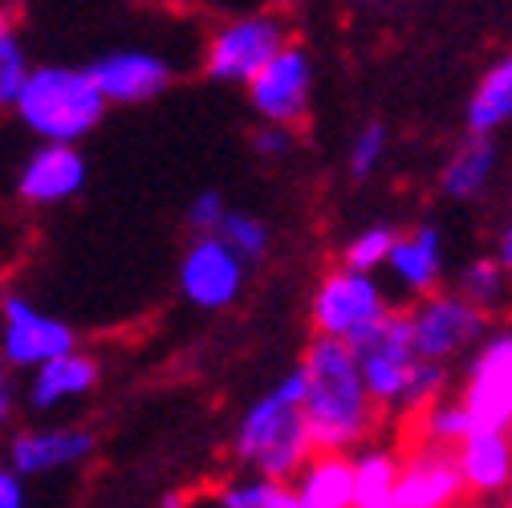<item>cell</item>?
<instances>
[{"mask_svg":"<svg viewBox=\"0 0 512 508\" xmlns=\"http://www.w3.org/2000/svg\"><path fill=\"white\" fill-rule=\"evenodd\" d=\"M472 431H476V423L460 399H439L419 415V435H423V443H431V448L456 452Z\"/></svg>","mask_w":512,"mask_h":508,"instance_id":"cb8c5ba5","label":"cell"},{"mask_svg":"<svg viewBox=\"0 0 512 508\" xmlns=\"http://www.w3.org/2000/svg\"><path fill=\"white\" fill-rule=\"evenodd\" d=\"M236 456L256 468L261 480L285 484L305 472L317 456L309 419H305V370L293 366L281 383L261 395L236 427Z\"/></svg>","mask_w":512,"mask_h":508,"instance_id":"7a4b0ae2","label":"cell"},{"mask_svg":"<svg viewBox=\"0 0 512 508\" xmlns=\"http://www.w3.org/2000/svg\"><path fill=\"white\" fill-rule=\"evenodd\" d=\"M411 338H415V354L423 362L447 366L452 358L480 350L488 330V313H480L476 305H468L456 289L452 293H431L423 301H415L411 309Z\"/></svg>","mask_w":512,"mask_h":508,"instance_id":"8992f818","label":"cell"},{"mask_svg":"<svg viewBox=\"0 0 512 508\" xmlns=\"http://www.w3.org/2000/svg\"><path fill=\"white\" fill-rule=\"evenodd\" d=\"M496 167H500V143H496V139H476V135H468V139L456 147V155L443 163V171H439V192H443L447 200H460V204L480 200V196L488 192V183L496 179Z\"/></svg>","mask_w":512,"mask_h":508,"instance_id":"ac0fdd59","label":"cell"},{"mask_svg":"<svg viewBox=\"0 0 512 508\" xmlns=\"http://www.w3.org/2000/svg\"><path fill=\"white\" fill-rule=\"evenodd\" d=\"M293 488L301 496V508H358V480L350 456L317 452Z\"/></svg>","mask_w":512,"mask_h":508,"instance_id":"d6986e66","label":"cell"},{"mask_svg":"<svg viewBox=\"0 0 512 508\" xmlns=\"http://www.w3.org/2000/svg\"><path fill=\"white\" fill-rule=\"evenodd\" d=\"M387 143H391L387 126H382V122H366L362 131L354 135V143H350V175L354 179H370L378 171V163L387 159Z\"/></svg>","mask_w":512,"mask_h":508,"instance_id":"83f0119b","label":"cell"},{"mask_svg":"<svg viewBox=\"0 0 512 508\" xmlns=\"http://www.w3.org/2000/svg\"><path fill=\"white\" fill-rule=\"evenodd\" d=\"M252 147L261 151V155H269V159H285L297 147V135L289 131V126H261L256 139H252Z\"/></svg>","mask_w":512,"mask_h":508,"instance_id":"4dcf8cb0","label":"cell"},{"mask_svg":"<svg viewBox=\"0 0 512 508\" xmlns=\"http://www.w3.org/2000/svg\"><path fill=\"white\" fill-rule=\"evenodd\" d=\"M468 492L500 496L512 488V435L504 431H472L456 448Z\"/></svg>","mask_w":512,"mask_h":508,"instance_id":"e0dca14e","label":"cell"},{"mask_svg":"<svg viewBox=\"0 0 512 508\" xmlns=\"http://www.w3.org/2000/svg\"><path fill=\"white\" fill-rule=\"evenodd\" d=\"M391 317V305L382 297L378 281L366 273L334 269L313 293V326L317 338H334L346 346H358L366 334H374Z\"/></svg>","mask_w":512,"mask_h":508,"instance_id":"277c9868","label":"cell"},{"mask_svg":"<svg viewBox=\"0 0 512 508\" xmlns=\"http://www.w3.org/2000/svg\"><path fill=\"white\" fill-rule=\"evenodd\" d=\"M220 240L236 252V257L248 265V261H261L269 252V228L265 220H256L252 212H228L224 228H220Z\"/></svg>","mask_w":512,"mask_h":508,"instance_id":"4316f807","label":"cell"},{"mask_svg":"<svg viewBox=\"0 0 512 508\" xmlns=\"http://www.w3.org/2000/svg\"><path fill=\"white\" fill-rule=\"evenodd\" d=\"M265 508H301V496H297V488H289V484H273V480H269Z\"/></svg>","mask_w":512,"mask_h":508,"instance_id":"d6a6232c","label":"cell"},{"mask_svg":"<svg viewBox=\"0 0 512 508\" xmlns=\"http://www.w3.org/2000/svg\"><path fill=\"white\" fill-rule=\"evenodd\" d=\"M228 212H232V208L224 204V196H220V192H204V196L191 200V208H187V224L196 228L200 236H220V228H224Z\"/></svg>","mask_w":512,"mask_h":508,"instance_id":"f1b7e54d","label":"cell"},{"mask_svg":"<svg viewBox=\"0 0 512 508\" xmlns=\"http://www.w3.org/2000/svg\"><path fill=\"white\" fill-rule=\"evenodd\" d=\"M74 354V330L57 317L41 313L17 293L0 297V358L13 370H41L57 358Z\"/></svg>","mask_w":512,"mask_h":508,"instance_id":"9c48e42d","label":"cell"},{"mask_svg":"<svg viewBox=\"0 0 512 508\" xmlns=\"http://www.w3.org/2000/svg\"><path fill=\"white\" fill-rule=\"evenodd\" d=\"M98 383V362L86 358V354H66V358H57L49 366H41L33 374V383H29V403L37 411H53L61 403H70V399H82L86 391H94Z\"/></svg>","mask_w":512,"mask_h":508,"instance_id":"ffe728a7","label":"cell"},{"mask_svg":"<svg viewBox=\"0 0 512 508\" xmlns=\"http://www.w3.org/2000/svg\"><path fill=\"white\" fill-rule=\"evenodd\" d=\"M0 508H25V484L13 468H0Z\"/></svg>","mask_w":512,"mask_h":508,"instance_id":"1f68e13d","label":"cell"},{"mask_svg":"<svg viewBox=\"0 0 512 508\" xmlns=\"http://www.w3.org/2000/svg\"><path fill=\"white\" fill-rule=\"evenodd\" d=\"M285 49H289V33H285L281 17H273V13L236 17L208 45V74L216 82H244V86H252Z\"/></svg>","mask_w":512,"mask_h":508,"instance_id":"52a82bcc","label":"cell"},{"mask_svg":"<svg viewBox=\"0 0 512 508\" xmlns=\"http://www.w3.org/2000/svg\"><path fill=\"white\" fill-rule=\"evenodd\" d=\"M399 468L403 460L387 448H366L354 456L358 508H399Z\"/></svg>","mask_w":512,"mask_h":508,"instance_id":"7402d4cb","label":"cell"},{"mask_svg":"<svg viewBox=\"0 0 512 508\" xmlns=\"http://www.w3.org/2000/svg\"><path fill=\"white\" fill-rule=\"evenodd\" d=\"M395 240H399V232L395 228H387V224H370V228H362L350 244H346V252H342V269H350V273H374V269H382L391 261V252H395Z\"/></svg>","mask_w":512,"mask_h":508,"instance_id":"484cf974","label":"cell"},{"mask_svg":"<svg viewBox=\"0 0 512 508\" xmlns=\"http://www.w3.org/2000/svg\"><path fill=\"white\" fill-rule=\"evenodd\" d=\"M460 403L468 407L476 431L512 435V326H496L472 354Z\"/></svg>","mask_w":512,"mask_h":508,"instance_id":"ba28073f","label":"cell"},{"mask_svg":"<svg viewBox=\"0 0 512 508\" xmlns=\"http://www.w3.org/2000/svg\"><path fill=\"white\" fill-rule=\"evenodd\" d=\"M362 370V383L370 391V399L382 411H403L407 403V387L411 374L423 362L415 354V338H411V313L407 309H391V317L382 322L374 334H366L358 346H350Z\"/></svg>","mask_w":512,"mask_h":508,"instance_id":"5b68a950","label":"cell"},{"mask_svg":"<svg viewBox=\"0 0 512 508\" xmlns=\"http://www.w3.org/2000/svg\"><path fill=\"white\" fill-rule=\"evenodd\" d=\"M508 273L500 269V261L496 257H476V261H468L464 269H460V277H456V293L468 301V305H476L480 313H496L504 301H508Z\"/></svg>","mask_w":512,"mask_h":508,"instance_id":"603a6c76","label":"cell"},{"mask_svg":"<svg viewBox=\"0 0 512 508\" xmlns=\"http://www.w3.org/2000/svg\"><path fill=\"white\" fill-rule=\"evenodd\" d=\"M508 220H512V196H508Z\"/></svg>","mask_w":512,"mask_h":508,"instance_id":"e575fe53","label":"cell"},{"mask_svg":"<svg viewBox=\"0 0 512 508\" xmlns=\"http://www.w3.org/2000/svg\"><path fill=\"white\" fill-rule=\"evenodd\" d=\"M464 492L468 484L460 460L447 448L419 443L399 468V508H456Z\"/></svg>","mask_w":512,"mask_h":508,"instance_id":"4fadbf2b","label":"cell"},{"mask_svg":"<svg viewBox=\"0 0 512 508\" xmlns=\"http://www.w3.org/2000/svg\"><path fill=\"white\" fill-rule=\"evenodd\" d=\"M244 285V261L220 240V236H196L183 252L179 265V289L191 305L200 309H224L240 297Z\"/></svg>","mask_w":512,"mask_h":508,"instance_id":"30bf717a","label":"cell"},{"mask_svg":"<svg viewBox=\"0 0 512 508\" xmlns=\"http://www.w3.org/2000/svg\"><path fill=\"white\" fill-rule=\"evenodd\" d=\"M301 370H305V419L313 448L346 456L374 431V415H378V403L362 383L354 350L334 338H313Z\"/></svg>","mask_w":512,"mask_h":508,"instance_id":"6da1fadb","label":"cell"},{"mask_svg":"<svg viewBox=\"0 0 512 508\" xmlns=\"http://www.w3.org/2000/svg\"><path fill=\"white\" fill-rule=\"evenodd\" d=\"M464 118H468V135H476V139H496L512 122V53L500 57L476 82Z\"/></svg>","mask_w":512,"mask_h":508,"instance_id":"44dd1931","label":"cell"},{"mask_svg":"<svg viewBox=\"0 0 512 508\" xmlns=\"http://www.w3.org/2000/svg\"><path fill=\"white\" fill-rule=\"evenodd\" d=\"M86 74L94 78L98 94L106 102H122V106H131V102H147L155 94L167 90L171 82V66L151 53V49H114V53H102L94 57Z\"/></svg>","mask_w":512,"mask_h":508,"instance_id":"7c38bea8","label":"cell"},{"mask_svg":"<svg viewBox=\"0 0 512 508\" xmlns=\"http://www.w3.org/2000/svg\"><path fill=\"white\" fill-rule=\"evenodd\" d=\"M94 452V435L82 427H53V431H25L13 439L9 460L17 476H41L70 468Z\"/></svg>","mask_w":512,"mask_h":508,"instance_id":"5bb4252c","label":"cell"},{"mask_svg":"<svg viewBox=\"0 0 512 508\" xmlns=\"http://www.w3.org/2000/svg\"><path fill=\"white\" fill-rule=\"evenodd\" d=\"M269 496V480H244L220 492V508H265Z\"/></svg>","mask_w":512,"mask_h":508,"instance_id":"f546056e","label":"cell"},{"mask_svg":"<svg viewBox=\"0 0 512 508\" xmlns=\"http://www.w3.org/2000/svg\"><path fill=\"white\" fill-rule=\"evenodd\" d=\"M309 90H313V61L301 45H289L273 66L248 86V98L265 126H289L305 118L309 110Z\"/></svg>","mask_w":512,"mask_h":508,"instance_id":"8fae6325","label":"cell"},{"mask_svg":"<svg viewBox=\"0 0 512 508\" xmlns=\"http://www.w3.org/2000/svg\"><path fill=\"white\" fill-rule=\"evenodd\" d=\"M86 159L78 147H41L21 171V196L29 204H61L82 192Z\"/></svg>","mask_w":512,"mask_h":508,"instance_id":"2e32d148","label":"cell"},{"mask_svg":"<svg viewBox=\"0 0 512 508\" xmlns=\"http://www.w3.org/2000/svg\"><path fill=\"white\" fill-rule=\"evenodd\" d=\"M391 277L415 293L419 301L435 293L439 277H443V232L435 224H415L407 236L395 240V252H391V261H387Z\"/></svg>","mask_w":512,"mask_h":508,"instance_id":"9a60e30c","label":"cell"},{"mask_svg":"<svg viewBox=\"0 0 512 508\" xmlns=\"http://www.w3.org/2000/svg\"><path fill=\"white\" fill-rule=\"evenodd\" d=\"M13 403H17V395H13V383H9V374L0 370V427H5V423L13 419Z\"/></svg>","mask_w":512,"mask_h":508,"instance_id":"836d02e7","label":"cell"},{"mask_svg":"<svg viewBox=\"0 0 512 508\" xmlns=\"http://www.w3.org/2000/svg\"><path fill=\"white\" fill-rule=\"evenodd\" d=\"M13 110L37 139H45V147H74L102 122L106 98L86 70L37 66Z\"/></svg>","mask_w":512,"mask_h":508,"instance_id":"3957f363","label":"cell"},{"mask_svg":"<svg viewBox=\"0 0 512 508\" xmlns=\"http://www.w3.org/2000/svg\"><path fill=\"white\" fill-rule=\"evenodd\" d=\"M29 74V53L13 29V9L0 5V106H17Z\"/></svg>","mask_w":512,"mask_h":508,"instance_id":"d4e9b609","label":"cell"}]
</instances>
